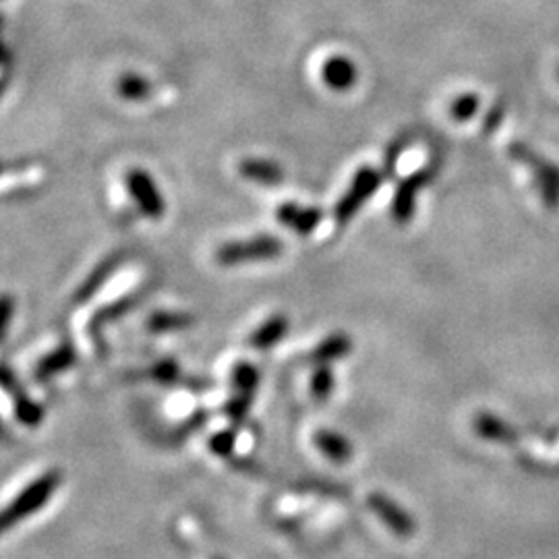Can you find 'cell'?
<instances>
[{"instance_id":"1","label":"cell","mask_w":559,"mask_h":559,"mask_svg":"<svg viewBox=\"0 0 559 559\" xmlns=\"http://www.w3.org/2000/svg\"><path fill=\"white\" fill-rule=\"evenodd\" d=\"M62 475L59 471H48L36 480H32L15 500L11 501L2 512V531H11L21 520L36 514L48 500L57 493Z\"/></svg>"},{"instance_id":"2","label":"cell","mask_w":559,"mask_h":559,"mask_svg":"<svg viewBox=\"0 0 559 559\" xmlns=\"http://www.w3.org/2000/svg\"><path fill=\"white\" fill-rule=\"evenodd\" d=\"M383 182V173L373 166H360L350 180V187L346 193L340 198L336 207H334V221L340 228L348 226L353 218L362 210V205L371 200Z\"/></svg>"},{"instance_id":"3","label":"cell","mask_w":559,"mask_h":559,"mask_svg":"<svg viewBox=\"0 0 559 559\" xmlns=\"http://www.w3.org/2000/svg\"><path fill=\"white\" fill-rule=\"evenodd\" d=\"M284 251V242L276 235H258L253 239L230 240L216 251V261L222 267H233L253 261L278 260Z\"/></svg>"},{"instance_id":"4","label":"cell","mask_w":559,"mask_h":559,"mask_svg":"<svg viewBox=\"0 0 559 559\" xmlns=\"http://www.w3.org/2000/svg\"><path fill=\"white\" fill-rule=\"evenodd\" d=\"M510 154L514 160L524 164L528 173L533 175L537 191L549 210H556L559 205V168L556 164L545 160L535 150L526 147L524 143L510 145Z\"/></svg>"},{"instance_id":"5","label":"cell","mask_w":559,"mask_h":559,"mask_svg":"<svg viewBox=\"0 0 559 559\" xmlns=\"http://www.w3.org/2000/svg\"><path fill=\"white\" fill-rule=\"evenodd\" d=\"M124 187L145 218L160 221L166 214V201L162 198L156 180L147 170L131 168L124 177Z\"/></svg>"},{"instance_id":"6","label":"cell","mask_w":559,"mask_h":559,"mask_svg":"<svg viewBox=\"0 0 559 559\" xmlns=\"http://www.w3.org/2000/svg\"><path fill=\"white\" fill-rule=\"evenodd\" d=\"M143 297H145V290H135V293H129V295H124V297H120V299L104 305L102 309H98V311L94 313V318H92L90 325H87V332H90V338L94 342L96 350H100V353L106 350L104 330H106L110 323H115V321H119L120 318H124L127 313H131L133 309H138Z\"/></svg>"},{"instance_id":"7","label":"cell","mask_w":559,"mask_h":559,"mask_svg":"<svg viewBox=\"0 0 559 559\" xmlns=\"http://www.w3.org/2000/svg\"><path fill=\"white\" fill-rule=\"evenodd\" d=\"M433 179V168H420L411 177L400 180L399 189L392 200V218L399 224H408L417 212V200L420 191Z\"/></svg>"},{"instance_id":"8","label":"cell","mask_w":559,"mask_h":559,"mask_svg":"<svg viewBox=\"0 0 559 559\" xmlns=\"http://www.w3.org/2000/svg\"><path fill=\"white\" fill-rule=\"evenodd\" d=\"M2 388L13 396V408H15V417L21 425L34 429L40 427L44 423V408L40 402L27 396V392L21 388L17 376L11 371L9 365L2 367Z\"/></svg>"},{"instance_id":"9","label":"cell","mask_w":559,"mask_h":559,"mask_svg":"<svg viewBox=\"0 0 559 559\" xmlns=\"http://www.w3.org/2000/svg\"><path fill=\"white\" fill-rule=\"evenodd\" d=\"M369 508L378 519L399 537H411L417 531V522L413 516L399 506L392 498H388L385 493H371L369 496Z\"/></svg>"},{"instance_id":"10","label":"cell","mask_w":559,"mask_h":559,"mask_svg":"<svg viewBox=\"0 0 559 559\" xmlns=\"http://www.w3.org/2000/svg\"><path fill=\"white\" fill-rule=\"evenodd\" d=\"M276 221L300 237H309L311 233L318 230V226L323 221V210L299 205L297 201H284L276 207Z\"/></svg>"},{"instance_id":"11","label":"cell","mask_w":559,"mask_h":559,"mask_svg":"<svg viewBox=\"0 0 559 559\" xmlns=\"http://www.w3.org/2000/svg\"><path fill=\"white\" fill-rule=\"evenodd\" d=\"M124 260H127V255H124L122 251L110 253L108 258H104V260L87 274V278L81 282L80 288H78L75 295H73V302L81 305V302H87L92 297H96L102 288H104V284L119 272V267L124 263Z\"/></svg>"},{"instance_id":"12","label":"cell","mask_w":559,"mask_h":559,"mask_svg":"<svg viewBox=\"0 0 559 559\" xmlns=\"http://www.w3.org/2000/svg\"><path fill=\"white\" fill-rule=\"evenodd\" d=\"M78 365V350L71 342H62L57 348H52L48 355H44L36 367H34V378L36 381H50L59 378L62 373L71 371Z\"/></svg>"},{"instance_id":"13","label":"cell","mask_w":559,"mask_h":559,"mask_svg":"<svg viewBox=\"0 0 559 559\" xmlns=\"http://www.w3.org/2000/svg\"><path fill=\"white\" fill-rule=\"evenodd\" d=\"M321 80L334 92H350L359 81V67L348 57H330L321 64Z\"/></svg>"},{"instance_id":"14","label":"cell","mask_w":559,"mask_h":559,"mask_svg":"<svg viewBox=\"0 0 559 559\" xmlns=\"http://www.w3.org/2000/svg\"><path fill=\"white\" fill-rule=\"evenodd\" d=\"M239 175L242 179L258 182L263 187H276L284 180L282 166L274 160H265V158H245V160H240Z\"/></svg>"},{"instance_id":"15","label":"cell","mask_w":559,"mask_h":559,"mask_svg":"<svg viewBox=\"0 0 559 559\" xmlns=\"http://www.w3.org/2000/svg\"><path fill=\"white\" fill-rule=\"evenodd\" d=\"M353 353V340L348 334H330L321 340L320 344L311 350L309 359L318 367V365H334L336 360L344 359Z\"/></svg>"},{"instance_id":"16","label":"cell","mask_w":559,"mask_h":559,"mask_svg":"<svg viewBox=\"0 0 559 559\" xmlns=\"http://www.w3.org/2000/svg\"><path fill=\"white\" fill-rule=\"evenodd\" d=\"M288 330H290L288 316L276 313V316H272V318H267V320L263 321L260 328L251 334L249 344H251L255 350H267V348L276 346L280 340H284V336L288 334Z\"/></svg>"},{"instance_id":"17","label":"cell","mask_w":559,"mask_h":559,"mask_svg":"<svg viewBox=\"0 0 559 559\" xmlns=\"http://www.w3.org/2000/svg\"><path fill=\"white\" fill-rule=\"evenodd\" d=\"M147 330L154 334H173L185 332L195 325V318L185 311H156L145 321Z\"/></svg>"},{"instance_id":"18","label":"cell","mask_w":559,"mask_h":559,"mask_svg":"<svg viewBox=\"0 0 559 559\" xmlns=\"http://www.w3.org/2000/svg\"><path fill=\"white\" fill-rule=\"evenodd\" d=\"M313 441L320 448L321 454L332 462H346V460L353 459V443L344 436H340L338 431L320 429Z\"/></svg>"},{"instance_id":"19","label":"cell","mask_w":559,"mask_h":559,"mask_svg":"<svg viewBox=\"0 0 559 559\" xmlns=\"http://www.w3.org/2000/svg\"><path fill=\"white\" fill-rule=\"evenodd\" d=\"M117 92L122 100L141 102L152 94V83L140 73H124L119 78Z\"/></svg>"},{"instance_id":"20","label":"cell","mask_w":559,"mask_h":559,"mask_svg":"<svg viewBox=\"0 0 559 559\" xmlns=\"http://www.w3.org/2000/svg\"><path fill=\"white\" fill-rule=\"evenodd\" d=\"M233 388L235 392H247V394H255L258 388H260V369L249 362V360H239L235 367H233Z\"/></svg>"},{"instance_id":"21","label":"cell","mask_w":559,"mask_h":559,"mask_svg":"<svg viewBox=\"0 0 559 559\" xmlns=\"http://www.w3.org/2000/svg\"><path fill=\"white\" fill-rule=\"evenodd\" d=\"M336 388V376L332 365H318L311 373V381H309V390L311 396L318 400H328L334 394Z\"/></svg>"},{"instance_id":"22","label":"cell","mask_w":559,"mask_h":559,"mask_svg":"<svg viewBox=\"0 0 559 559\" xmlns=\"http://www.w3.org/2000/svg\"><path fill=\"white\" fill-rule=\"evenodd\" d=\"M253 399L255 394H247V392H237L233 399L224 404V415L230 419V423L240 425L242 420L247 419L251 406H253Z\"/></svg>"},{"instance_id":"23","label":"cell","mask_w":559,"mask_h":559,"mask_svg":"<svg viewBox=\"0 0 559 559\" xmlns=\"http://www.w3.org/2000/svg\"><path fill=\"white\" fill-rule=\"evenodd\" d=\"M150 378L158 381L162 385H170L180 380L179 362L175 359H160L152 369H150Z\"/></svg>"},{"instance_id":"24","label":"cell","mask_w":559,"mask_h":559,"mask_svg":"<svg viewBox=\"0 0 559 559\" xmlns=\"http://www.w3.org/2000/svg\"><path fill=\"white\" fill-rule=\"evenodd\" d=\"M477 110H479V98L475 94H462L456 100L452 102V108H450L452 117L459 122L473 119Z\"/></svg>"},{"instance_id":"25","label":"cell","mask_w":559,"mask_h":559,"mask_svg":"<svg viewBox=\"0 0 559 559\" xmlns=\"http://www.w3.org/2000/svg\"><path fill=\"white\" fill-rule=\"evenodd\" d=\"M237 445V427L235 429H224L221 433L212 436L210 438V450L216 454V456H230L233 450Z\"/></svg>"},{"instance_id":"26","label":"cell","mask_w":559,"mask_h":559,"mask_svg":"<svg viewBox=\"0 0 559 559\" xmlns=\"http://www.w3.org/2000/svg\"><path fill=\"white\" fill-rule=\"evenodd\" d=\"M402 150H404V143H400V145L396 143V145L388 152V156H385V168H383L388 175H392V173H394V168H396V162H399Z\"/></svg>"},{"instance_id":"27","label":"cell","mask_w":559,"mask_h":559,"mask_svg":"<svg viewBox=\"0 0 559 559\" xmlns=\"http://www.w3.org/2000/svg\"><path fill=\"white\" fill-rule=\"evenodd\" d=\"M13 309H15L13 299H11V297H4V299H2V330H4V332L9 330L11 320H13Z\"/></svg>"},{"instance_id":"28","label":"cell","mask_w":559,"mask_h":559,"mask_svg":"<svg viewBox=\"0 0 559 559\" xmlns=\"http://www.w3.org/2000/svg\"><path fill=\"white\" fill-rule=\"evenodd\" d=\"M558 78H559V69H558Z\"/></svg>"},{"instance_id":"29","label":"cell","mask_w":559,"mask_h":559,"mask_svg":"<svg viewBox=\"0 0 559 559\" xmlns=\"http://www.w3.org/2000/svg\"><path fill=\"white\" fill-rule=\"evenodd\" d=\"M214 559H222V558H214Z\"/></svg>"}]
</instances>
